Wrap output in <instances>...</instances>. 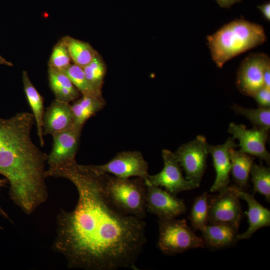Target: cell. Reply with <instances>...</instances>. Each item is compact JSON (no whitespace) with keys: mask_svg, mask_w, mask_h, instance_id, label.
<instances>
[{"mask_svg":"<svg viewBox=\"0 0 270 270\" xmlns=\"http://www.w3.org/2000/svg\"><path fill=\"white\" fill-rule=\"evenodd\" d=\"M252 181L254 193H259L270 202V168L254 163L251 169Z\"/></svg>","mask_w":270,"mask_h":270,"instance_id":"obj_26","label":"cell"},{"mask_svg":"<svg viewBox=\"0 0 270 270\" xmlns=\"http://www.w3.org/2000/svg\"><path fill=\"white\" fill-rule=\"evenodd\" d=\"M232 108L237 114L248 118L254 127L270 130V108H246L237 104H234Z\"/></svg>","mask_w":270,"mask_h":270,"instance_id":"obj_25","label":"cell"},{"mask_svg":"<svg viewBox=\"0 0 270 270\" xmlns=\"http://www.w3.org/2000/svg\"><path fill=\"white\" fill-rule=\"evenodd\" d=\"M48 80L56 100L70 103L80 98L81 94L63 72L48 68Z\"/></svg>","mask_w":270,"mask_h":270,"instance_id":"obj_20","label":"cell"},{"mask_svg":"<svg viewBox=\"0 0 270 270\" xmlns=\"http://www.w3.org/2000/svg\"><path fill=\"white\" fill-rule=\"evenodd\" d=\"M228 132L238 140L240 150L258 158L270 165V154L266 148L269 131L256 127L248 130L244 125L232 122Z\"/></svg>","mask_w":270,"mask_h":270,"instance_id":"obj_12","label":"cell"},{"mask_svg":"<svg viewBox=\"0 0 270 270\" xmlns=\"http://www.w3.org/2000/svg\"><path fill=\"white\" fill-rule=\"evenodd\" d=\"M48 176L70 180L78 198L71 212L61 210L57 218L55 252L70 268L138 270L137 262L146 242V223L127 215L110 200L103 174L76 160L48 168Z\"/></svg>","mask_w":270,"mask_h":270,"instance_id":"obj_1","label":"cell"},{"mask_svg":"<svg viewBox=\"0 0 270 270\" xmlns=\"http://www.w3.org/2000/svg\"><path fill=\"white\" fill-rule=\"evenodd\" d=\"M74 126V117L70 103L56 99L44 112V135L53 136Z\"/></svg>","mask_w":270,"mask_h":270,"instance_id":"obj_15","label":"cell"},{"mask_svg":"<svg viewBox=\"0 0 270 270\" xmlns=\"http://www.w3.org/2000/svg\"><path fill=\"white\" fill-rule=\"evenodd\" d=\"M82 129L75 126L54 134L52 150L48 156V168L76 160Z\"/></svg>","mask_w":270,"mask_h":270,"instance_id":"obj_13","label":"cell"},{"mask_svg":"<svg viewBox=\"0 0 270 270\" xmlns=\"http://www.w3.org/2000/svg\"><path fill=\"white\" fill-rule=\"evenodd\" d=\"M238 144L233 137L229 138L223 144L209 146V153L212 156L216 173L214 182L210 188L212 192H220L226 189L230 182V150Z\"/></svg>","mask_w":270,"mask_h":270,"instance_id":"obj_14","label":"cell"},{"mask_svg":"<svg viewBox=\"0 0 270 270\" xmlns=\"http://www.w3.org/2000/svg\"><path fill=\"white\" fill-rule=\"evenodd\" d=\"M70 79L73 84L82 96H101L88 83L83 68L74 64H70L62 71Z\"/></svg>","mask_w":270,"mask_h":270,"instance_id":"obj_27","label":"cell"},{"mask_svg":"<svg viewBox=\"0 0 270 270\" xmlns=\"http://www.w3.org/2000/svg\"><path fill=\"white\" fill-rule=\"evenodd\" d=\"M83 69L91 86L98 92L102 93L106 66L100 54L98 53L93 60Z\"/></svg>","mask_w":270,"mask_h":270,"instance_id":"obj_24","label":"cell"},{"mask_svg":"<svg viewBox=\"0 0 270 270\" xmlns=\"http://www.w3.org/2000/svg\"><path fill=\"white\" fill-rule=\"evenodd\" d=\"M240 200L235 186H228L216 196H210L208 222L228 224L239 228L242 213Z\"/></svg>","mask_w":270,"mask_h":270,"instance_id":"obj_9","label":"cell"},{"mask_svg":"<svg viewBox=\"0 0 270 270\" xmlns=\"http://www.w3.org/2000/svg\"><path fill=\"white\" fill-rule=\"evenodd\" d=\"M0 228H2L0 226Z\"/></svg>","mask_w":270,"mask_h":270,"instance_id":"obj_34","label":"cell"},{"mask_svg":"<svg viewBox=\"0 0 270 270\" xmlns=\"http://www.w3.org/2000/svg\"><path fill=\"white\" fill-rule=\"evenodd\" d=\"M209 146L206 138L198 136L194 140L183 144L174 153L186 178L198 188L206 169Z\"/></svg>","mask_w":270,"mask_h":270,"instance_id":"obj_6","label":"cell"},{"mask_svg":"<svg viewBox=\"0 0 270 270\" xmlns=\"http://www.w3.org/2000/svg\"><path fill=\"white\" fill-rule=\"evenodd\" d=\"M32 114L0 118V174L10 184L13 202L28 215L46 202L48 155L34 142Z\"/></svg>","mask_w":270,"mask_h":270,"instance_id":"obj_2","label":"cell"},{"mask_svg":"<svg viewBox=\"0 0 270 270\" xmlns=\"http://www.w3.org/2000/svg\"><path fill=\"white\" fill-rule=\"evenodd\" d=\"M238 228L228 224H207L200 230L206 247L218 250L231 247L239 240Z\"/></svg>","mask_w":270,"mask_h":270,"instance_id":"obj_17","label":"cell"},{"mask_svg":"<svg viewBox=\"0 0 270 270\" xmlns=\"http://www.w3.org/2000/svg\"><path fill=\"white\" fill-rule=\"evenodd\" d=\"M213 62L222 68L229 60L267 40L264 29L244 18L236 19L207 36Z\"/></svg>","mask_w":270,"mask_h":270,"instance_id":"obj_3","label":"cell"},{"mask_svg":"<svg viewBox=\"0 0 270 270\" xmlns=\"http://www.w3.org/2000/svg\"><path fill=\"white\" fill-rule=\"evenodd\" d=\"M91 166L100 174H110L120 178L136 177L146 181L150 176L148 164L138 151L122 152L105 164Z\"/></svg>","mask_w":270,"mask_h":270,"instance_id":"obj_7","label":"cell"},{"mask_svg":"<svg viewBox=\"0 0 270 270\" xmlns=\"http://www.w3.org/2000/svg\"><path fill=\"white\" fill-rule=\"evenodd\" d=\"M158 249L165 255L174 256L188 250L204 248L202 238L196 235L185 220L159 219Z\"/></svg>","mask_w":270,"mask_h":270,"instance_id":"obj_5","label":"cell"},{"mask_svg":"<svg viewBox=\"0 0 270 270\" xmlns=\"http://www.w3.org/2000/svg\"><path fill=\"white\" fill-rule=\"evenodd\" d=\"M236 191L240 199L245 200L248 206V217L249 226L244 233L238 234L239 240H248L260 229L270 226V211L263 206L254 198V196L235 186Z\"/></svg>","mask_w":270,"mask_h":270,"instance_id":"obj_16","label":"cell"},{"mask_svg":"<svg viewBox=\"0 0 270 270\" xmlns=\"http://www.w3.org/2000/svg\"><path fill=\"white\" fill-rule=\"evenodd\" d=\"M106 102L102 96H82L71 104L74 126L82 129L86 122L102 110Z\"/></svg>","mask_w":270,"mask_h":270,"instance_id":"obj_19","label":"cell"},{"mask_svg":"<svg viewBox=\"0 0 270 270\" xmlns=\"http://www.w3.org/2000/svg\"><path fill=\"white\" fill-rule=\"evenodd\" d=\"M222 8H229L234 4L240 2L242 0H215Z\"/></svg>","mask_w":270,"mask_h":270,"instance_id":"obj_31","label":"cell"},{"mask_svg":"<svg viewBox=\"0 0 270 270\" xmlns=\"http://www.w3.org/2000/svg\"><path fill=\"white\" fill-rule=\"evenodd\" d=\"M270 65V57L263 53L251 54L242 62L237 72L236 86L244 95L252 97L264 86V75Z\"/></svg>","mask_w":270,"mask_h":270,"instance_id":"obj_8","label":"cell"},{"mask_svg":"<svg viewBox=\"0 0 270 270\" xmlns=\"http://www.w3.org/2000/svg\"><path fill=\"white\" fill-rule=\"evenodd\" d=\"M104 186L110 200L125 214L144 220L146 216V186L144 180L120 178L102 174Z\"/></svg>","mask_w":270,"mask_h":270,"instance_id":"obj_4","label":"cell"},{"mask_svg":"<svg viewBox=\"0 0 270 270\" xmlns=\"http://www.w3.org/2000/svg\"><path fill=\"white\" fill-rule=\"evenodd\" d=\"M22 82L27 101L31 108L36 126L38 136L41 146L44 144L43 120L44 114V99L31 82L28 72H22Z\"/></svg>","mask_w":270,"mask_h":270,"instance_id":"obj_18","label":"cell"},{"mask_svg":"<svg viewBox=\"0 0 270 270\" xmlns=\"http://www.w3.org/2000/svg\"><path fill=\"white\" fill-rule=\"evenodd\" d=\"M164 168L159 173L150 176L146 184L164 188L168 192L176 195L196 188L183 176L182 169L174 152L168 150L162 151Z\"/></svg>","mask_w":270,"mask_h":270,"instance_id":"obj_10","label":"cell"},{"mask_svg":"<svg viewBox=\"0 0 270 270\" xmlns=\"http://www.w3.org/2000/svg\"><path fill=\"white\" fill-rule=\"evenodd\" d=\"M7 183H8V181L6 178L5 179L0 178V190L2 187L6 185V184ZM0 212L5 218H8V215L6 214V212H4V210H3L0 206Z\"/></svg>","mask_w":270,"mask_h":270,"instance_id":"obj_32","label":"cell"},{"mask_svg":"<svg viewBox=\"0 0 270 270\" xmlns=\"http://www.w3.org/2000/svg\"><path fill=\"white\" fill-rule=\"evenodd\" d=\"M231 172L236 186L244 190L248 184L254 158L236 148L230 150Z\"/></svg>","mask_w":270,"mask_h":270,"instance_id":"obj_21","label":"cell"},{"mask_svg":"<svg viewBox=\"0 0 270 270\" xmlns=\"http://www.w3.org/2000/svg\"><path fill=\"white\" fill-rule=\"evenodd\" d=\"M0 64H2V65H6L8 66H14V64L12 63L7 61L5 58L2 57L0 55Z\"/></svg>","mask_w":270,"mask_h":270,"instance_id":"obj_33","label":"cell"},{"mask_svg":"<svg viewBox=\"0 0 270 270\" xmlns=\"http://www.w3.org/2000/svg\"><path fill=\"white\" fill-rule=\"evenodd\" d=\"M146 184V212L159 219L174 218L186 212L187 208L183 200L162 188Z\"/></svg>","mask_w":270,"mask_h":270,"instance_id":"obj_11","label":"cell"},{"mask_svg":"<svg viewBox=\"0 0 270 270\" xmlns=\"http://www.w3.org/2000/svg\"><path fill=\"white\" fill-rule=\"evenodd\" d=\"M264 18L268 22L270 20V4L266 2L258 6Z\"/></svg>","mask_w":270,"mask_h":270,"instance_id":"obj_30","label":"cell"},{"mask_svg":"<svg viewBox=\"0 0 270 270\" xmlns=\"http://www.w3.org/2000/svg\"><path fill=\"white\" fill-rule=\"evenodd\" d=\"M68 50L62 40L54 46L48 62V68L63 71L71 64Z\"/></svg>","mask_w":270,"mask_h":270,"instance_id":"obj_28","label":"cell"},{"mask_svg":"<svg viewBox=\"0 0 270 270\" xmlns=\"http://www.w3.org/2000/svg\"><path fill=\"white\" fill-rule=\"evenodd\" d=\"M210 196L206 192L197 197L193 204L189 219L193 228L200 230L208 224L209 220Z\"/></svg>","mask_w":270,"mask_h":270,"instance_id":"obj_23","label":"cell"},{"mask_svg":"<svg viewBox=\"0 0 270 270\" xmlns=\"http://www.w3.org/2000/svg\"><path fill=\"white\" fill-rule=\"evenodd\" d=\"M252 97L259 107L270 108V88L262 87Z\"/></svg>","mask_w":270,"mask_h":270,"instance_id":"obj_29","label":"cell"},{"mask_svg":"<svg viewBox=\"0 0 270 270\" xmlns=\"http://www.w3.org/2000/svg\"><path fill=\"white\" fill-rule=\"evenodd\" d=\"M66 46L74 64L82 68L88 65L98 52L88 42L70 36L62 38Z\"/></svg>","mask_w":270,"mask_h":270,"instance_id":"obj_22","label":"cell"}]
</instances>
